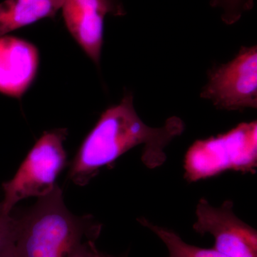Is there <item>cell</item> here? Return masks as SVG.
Segmentation results:
<instances>
[{
    "label": "cell",
    "mask_w": 257,
    "mask_h": 257,
    "mask_svg": "<svg viewBox=\"0 0 257 257\" xmlns=\"http://www.w3.org/2000/svg\"><path fill=\"white\" fill-rule=\"evenodd\" d=\"M10 214H5L0 203V257H15L18 217Z\"/></svg>",
    "instance_id": "obj_11"
},
{
    "label": "cell",
    "mask_w": 257,
    "mask_h": 257,
    "mask_svg": "<svg viewBox=\"0 0 257 257\" xmlns=\"http://www.w3.org/2000/svg\"><path fill=\"white\" fill-rule=\"evenodd\" d=\"M257 167V121L243 122L227 133L199 140L186 152L184 177L189 182L227 171L254 173Z\"/></svg>",
    "instance_id": "obj_3"
},
{
    "label": "cell",
    "mask_w": 257,
    "mask_h": 257,
    "mask_svg": "<svg viewBox=\"0 0 257 257\" xmlns=\"http://www.w3.org/2000/svg\"><path fill=\"white\" fill-rule=\"evenodd\" d=\"M100 229L67 210L57 185L18 218L15 257H77L94 243Z\"/></svg>",
    "instance_id": "obj_2"
},
{
    "label": "cell",
    "mask_w": 257,
    "mask_h": 257,
    "mask_svg": "<svg viewBox=\"0 0 257 257\" xmlns=\"http://www.w3.org/2000/svg\"><path fill=\"white\" fill-rule=\"evenodd\" d=\"M184 130L183 120L176 116L168 118L163 126H148L135 109L133 93L126 92L119 104L101 114L84 139L71 165L69 179L85 185L101 168L140 146L144 165L156 169L167 161V147Z\"/></svg>",
    "instance_id": "obj_1"
},
{
    "label": "cell",
    "mask_w": 257,
    "mask_h": 257,
    "mask_svg": "<svg viewBox=\"0 0 257 257\" xmlns=\"http://www.w3.org/2000/svg\"><path fill=\"white\" fill-rule=\"evenodd\" d=\"M64 0H5L0 3V37L36 23L54 18Z\"/></svg>",
    "instance_id": "obj_9"
},
{
    "label": "cell",
    "mask_w": 257,
    "mask_h": 257,
    "mask_svg": "<svg viewBox=\"0 0 257 257\" xmlns=\"http://www.w3.org/2000/svg\"><path fill=\"white\" fill-rule=\"evenodd\" d=\"M40 55L32 43L10 35L0 37V93L20 98L32 85Z\"/></svg>",
    "instance_id": "obj_8"
},
{
    "label": "cell",
    "mask_w": 257,
    "mask_h": 257,
    "mask_svg": "<svg viewBox=\"0 0 257 257\" xmlns=\"http://www.w3.org/2000/svg\"><path fill=\"white\" fill-rule=\"evenodd\" d=\"M65 128L44 133L11 180L3 184L4 199L1 203L5 214H10L17 203L26 198H41L57 187L56 179L67 162L63 142Z\"/></svg>",
    "instance_id": "obj_4"
},
{
    "label": "cell",
    "mask_w": 257,
    "mask_h": 257,
    "mask_svg": "<svg viewBox=\"0 0 257 257\" xmlns=\"http://www.w3.org/2000/svg\"><path fill=\"white\" fill-rule=\"evenodd\" d=\"M98 252L99 251L96 249L95 244L94 243H92L87 249L84 250L77 257H98Z\"/></svg>",
    "instance_id": "obj_13"
},
{
    "label": "cell",
    "mask_w": 257,
    "mask_h": 257,
    "mask_svg": "<svg viewBox=\"0 0 257 257\" xmlns=\"http://www.w3.org/2000/svg\"><path fill=\"white\" fill-rule=\"evenodd\" d=\"M138 222L152 231L166 246L167 257H229L216 251L214 248L199 247L185 242L173 230L154 224L145 217L138 219Z\"/></svg>",
    "instance_id": "obj_10"
},
{
    "label": "cell",
    "mask_w": 257,
    "mask_h": 257,
    "mask_svg": "<svg viewBox=\"0 0 257 257\" xmlns=\"http://www.w3.org/2000/svg\"><path fill=\"white\" fill-rule=\"evenodd\" d=\"M200 96L223 110L256 109V45L241 47L232 60L211 68Z\"/></svg>",
    "instance_id": "obj_5"
},
{
    "label": "cell",
    "mask_w": 257,
    "mask_h": 257,
    "mask_svg": "<svg viewBox=\"0 0 257 257\" xmlns=\"http://www.w3.org/2000/svg\"><path fill=\"white\" fill-rule=\"evenodd\" d=\"M195 214L193 229L212 236L216 251L229 257H257L256 230L235 214L232 201L215 207L202 198Z\"/></svg>",
    "instance_id": "obj_6"
},
{
    "label": "cell",
    "mask_w": 257,
    "mask_h": 257,
    "mask_svg": "<svg viewBox=\"0 0 257 257\" xmlns=\"http://www.w3.org/2000/svg\"><path fill=\"white\" fill-rule=\"evenodd\" d=\"M62 15L67 30L96 65L100 63L106 15H126L120 0H64Z\"/></svg>",
    "instance_id": "obj_7"
},
{
    "label": "cell",
    "mask_w": 257,
    "mask_h": 257,
    "mask_svg": "<svg viewBox=\"0 0 257 257\" xmlns=\"http://www.w3.org/2000/svg\"><path fill=\"white\" fill-rule=\"evenodd\" d=\"M98 257H109V256H106V255L104 254V253H101L100 251H99V252H98Z\"/></svg>",
    "instance_id": "obj_14"
},
{
    "label": "cell",
    "mask_w": 257,
    "mask_h": 257,
    "mask_svg": "<svg viewBox=\"0 0 257 257\" xmlns=\"http://www.w3.org/2000/svg\"><path fill=\"white\" fill-rule=\"evenodd\" d=\"M213 8H222L221 19L226 25H231L237 23L245 12L252 10L253 0H211Z\"/></svg>",
    "instance_id": "obj_12"
}]
</instances>
